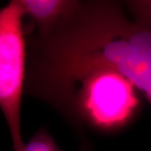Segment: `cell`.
I'll return each mask as SVG.
<instances>
[{
	"instance_id": "6da1fadb",
	"label": "cell",
	"mask_w": 151,
	"mask_h": 151,
	"mask_svg": "<svg viewBox=\"0 0 151 151\" xmlns=\"http://www.w3.org/2000/svg\"><path fill=\"white\" fill-rule=\"evenodd\" d=\"M148 1H76L49 32L27 44L24 92L57 111L76 82L117 70L150 103L151 10Z\"/></svg>"
},
{
	"instance_id": "7a4b0ae2",
	"label": "cell",
	"mask_w": 151,
	"mask_h": 151,
	"mask_svg": "<svg viewBox=\"0 0 151 151\" xmlns=\"http://www.w3.org/2000/svg\"><path fill=\"white\" fill-rule=\"evenodd\" d=\"M143 97L124 74L101 69L76 82L58 112L73 125L101 133H113L132 123Z\"/></svg>"
},
{
	"instance_id": "3957f363",
	"label": "cell",
	"mask_w": 151,
	"mask_h": 151,
	"mask_svg": "<svg viewBox=\"0 0 151 151\" xmlns=\"http://www.w3.org/2000/svg\"><path fill=\"white\" fill-rule=\"evenodd\" d=\"M24 15L18 0L0 8V109L10 132L14 151L24 145L21 105L26 76Z\"/></svg>"
},
{
	"instance_id": "277c9868",
	"label": "cell",
	"mask_w": 151,
	"mask_h": 151,
	"mask_svg": "<svg viewBox=\"0 0 151 151\" xmlns=\"http://www.w3.org/2000/svg\"><path fill=\"white\" fill-rule=\"evenodd\" d=\"M24 17H29L35 35L49 32L70 9L74 0H18Z\"/></svg>"
},
{
	"instance_id": "5b68a950",
	"label": "cell",
	"mask_w": 151,
	"mask_h": 151,
	"mask_svg": "<svg viewBox=\"0 0 151 151\" xmlns=\"http://www.w3.org/2000/svg\"><path fill=\"white\" fill-rule=\"evenodd\" d=\"M20 151H61V150L46 130L40 129L26 144L24 143Z\"/></svg>"
}]
</instances>
